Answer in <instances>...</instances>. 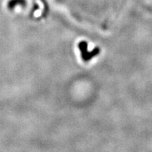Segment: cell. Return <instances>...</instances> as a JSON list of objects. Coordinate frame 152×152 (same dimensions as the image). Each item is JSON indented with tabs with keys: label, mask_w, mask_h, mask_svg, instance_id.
Masks as SVG:
<instances>
[{
	"label": "cell",
	"mask_w": 152,
	"mask_h": 152,
	"mask_svg": "<svg viewBox=\"0 0 152 152\" xmlns=\"http://www.w3.org/2000/svg\"><path fill=\"white\" fill-rule=\"evenodd\" d=\"M18 4L25 6L26 4V0H10L8 3V7L10 9H12Z\"/></svg>",
	"instance_id": "6da1fadb"
},
{
	"label": "cell",
	"mask_w": 152,
	"mask_h": 152,
	"mask_svg": "<svg viewBox=\"0 0 152 152\" xmlns=\"http://www.w3.org/2000/svg\"><path fill=\"white\" fill-rule=\"evenodd\" d=\"M78 47L80 49L82 53V57H83V60H84L87 56V54H88V52H87V43L86 42H81L79 43Z\"/></svg>",
	"instance_id": "7a4b0ae2"
},
{
	"label": "cell",
	"mask_w": 152,
	"mask_h": 152,
	"mask_svg": "<svg viewBox=\"0 0 152 152\" xmlns=\"http://www.w3.org/2000/svg\"><path fill=\"white\" fill-rule=\"evenodd\" d=\"M99 53V48H95L94 50L92 51L91 52H88V54H87L86 57H85V61H88L91 59V58H92L93 56H96V55H97Z\"/></svg>",
	"instance_id": "3957f363"
}]
</instances>
